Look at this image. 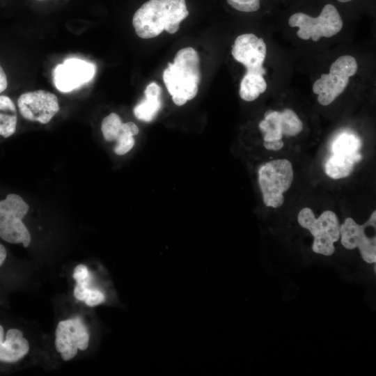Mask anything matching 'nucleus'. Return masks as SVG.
I'll use <instances>...</instances> for the list:
<instances>
[{
  "mask_svg": "<svg viewBox=\"0 0 376 376\" xmlns=\"http://www.w3.org/2000/svg\"><path fill=\"white\" fill-rule=\"evenodd\" d=\"M188 15L185 0H149L135 12L132 24L139 37L148 39L164 31L175 33Z\"/></svg>",
  "mask_w": 376,
  "mask_h": 376,
  "instance_id": "1",
  "label": "nucleus"
},
{
  "mask_svg": "<svg viewBox=\"0 0 376 376\" xmlns=\"http://www.w3.org/2000/svg\"><path fill=\"white\" fill-rule=\"evenodd\" d=\"M200 59L197 52L188 47L180 49L173 63H169L163 72V80L178 106L194 99L201 81Z\"/></svg>",
  "mask_w": 376,
  "mask_h": 376,
  "instance_id": "2",
  "label": "nucleus"
},
{
  "mask_svg": "<svg viewBox=\"0 0 376 376\" xmlns=\"http://www.w3.org/2000/svg\"><path fill=\"white\" fill-rule=\"evenodd\" d=\"M297 221L301 227L308 230L314 237L313 252L325 256L334 253V242L340 239V224L334 212L325 210L317 219L311 208L304 207L298 214Z\"/></svg>",
  "mask_w": 376,
  "mask_h": 376,
  "instance_id": "3",
  "label": "nucleus"
},
{
  "mask_svg": "<svg viewBox=\"0 0 376 376\" xmlns=\"http://www.w3.org/2000/svg\"><path fill=\"white\" fill-rule=\"evenodd\" d=\"M294 171L287 159L271 160L258 170V184L267 207L278 208L284 203L283 194L292 183Z\"/></svg>",
  "mask_w": 376,
  "mask_h": 376,
  "instance_id": "4",
  "label": "nucleus"
},
{
  "mask_svg": "<svg viewBox=\"0 0 376 376\" xmlns=\"http://www.w3.org/2000/svg\"><path fill=\"white\" fill-rule=\"evenodd\" d=\"M288 24L291 27H299L297 36L299 38L317 42L322 37L331 38L339 33L343 22L336 8L327 3L315 17L304 13H294L290 17Z\"/></svg>",
  "mask_w": 376,
  "mask_h": 376,
  "instance_id": "5",
  "label": "nucleus"
},
{
  "mask_svg": "<svg viewBox=\"0 0 376 376\" xmlns=\"http://www.w3.org/2000/svg\"><path fill=\"white\" fill-rule=\"evenodd\" d=\"M358 69L354 57L343 55L338 57L330 66L329 72L322 74L313 84V91L318 95V102L322 106L332 103L347 88L350 77Z\"/></svg>",
  "mask_w": 376,
  "mask_h": 376,
  "instance_id": "6",
  "label": "nucleus"
},
{
  "mask_svg": "<svg viewBox=\"0 0 376 376\" xmlns=\"http://www.w3.org/2000/svg\"><path fill=\"white\" fill-rule=\"evenodd\" d=\"M29 209V205L16 194H10L0 201V237L11 244L22 243L28 247L31 237L22 222Z\"/></svg>",
  "mask_w": 376,
  "mask_h": 376,
  "instance_id": "7",
  "label": "nucleus"
},
{
  "mask_svg": "<svg viewBox=\"0 0 376 376\" xmlns=\"http://www.w3.org/2000/svg\"><path fill=\"white\" fill-rule=\"evenodd\" d=\"M375 224L376 211H374L363 225L347 217L340 227L341 244L349 250L358 248L362 259L370 264L376 263V237L367 236L365 230L368 226L375 227Z\"/></svg>",
  "mask_w": 376,
  "mask_h": 376,
  "instance_id": "8",
  "label": "nucleus"
},
{
  "mask_svg": "<svg viewBox=\"0 0 376 376\" xmlns=\"http://www.w3.org/2000/svg\"><path fill=\"white\" fill-rule=\"evenodd\" d=\"M55 347L61 353L64 361H70L77 354L78 350L87 349L90 334L79 318L63 320L58 322L55 331Z\"/></svg>",
  "mask_w": 376,
  "mask_h": 376,
  "instance_id": "9",
  "label": "nucleus"
},
{
  "mask_svg": "<svg viewBox=\"0 0 376 376\" xmlns=\"http://www.w3.org/2000/svg\"><path fill=\"white\" fill-rule=\"evenodd\" d=\"M17 106L23 118L42 124L49 123L59 111L56 95L43 90L22 94Z\"/></svg>",
  "mask_w": 376,
  "mask_h": 376,
  "instance_id": "10",
  "label": "nucleus"
},
{
  "mask_svg": "<svg viewBox=\"0 0 376 376\" xmlns=\"http://www.w3.org/2000/svg\"><path fill=\"white\" fill-rule=\"evenodd\" d=\"M235 60L243 64L246 73L264 75L266 70L263 63L267 54V45L263 38L253 33L238 36L234 41L231 51Z\"/></svg>",
  "mask_w": 376,
  "mask_h": 376,
  "instance_id": "11",
  "label": "nucleus"
},
{
  "mask_svg": "<svg viewBox=\"0 0 376 376\" xmlns=\"http://www.w3.org/2000/svg\"><path fill=\"white\" fill-rule=\"evenodd\" d=\"M95 72V65L77 58H69L53 70V81L62 93L70 92L90 81Z\"/></svg>",
  "mask_w": 376,
  "mask_h": 376,
  "instance_id": "12",
  "label": "nucleus"
},
{
  "mask_svg": "<svg viewBox=\"0 0 376 376\" xmlns=\"http://www.w3.org/2000/svg\"><path fill=\"white\" fill-rule=\"evenodd\" d=\"M3 338V328L0 324V361L14 363L23 358L29 351V343L18 329H10Z\"/></svg>",
  "mask_w": 376,
  "mask_h": 376,
  "instance_id": "13",
  "label": "nucleus"
},
{
  "mask_svg": "<svg viewBox=\"0 0 376 376\" xmlns=\"http://www.w3.org/2000/svg\"><path fill=\"white\" fill-rule=\"evenodd\" d=\"M362 155H350L343 153H333L324 166L326 174L334 180L349 176L356 164L360 162Z\"/></svg>",
  "mask_w": 376,
  "mask_h": 376,
  "instance_id": "14",
  "label": "nucleus"
},
{
  "mask_svg": "<svg viewBox=\"0 0 376 376\" xmlns=\"http://www.w3.org/2000/svg\"><path fill=\"white\" fill-rule=\"evenodd\" d=\"M17 111L13 100L8 96L0 95V135L8 138L16 130Z\"/></svg>",
  "mask_w": 376,
  "mask_h": 376,
  "instance_id": "15",
  "label": "nucleus"
},
{
  "mask_svg": "<svg viewBox=\"0 0 376 376\" xmlns=\"http://www.w3.org/2000/svg\"><path fill=\"white\" fill-rule=\"evenodd\" d=\"M267 88L263 75L245 73L240 82L239 94L240 97L247 102L256 100Z\"/></svg>",
  "mask_w": 376,
  "mask_h": 376,
  "instance_id": "16",
  "label": "nucleus"
},
{
  "mask_svg": "<svg viewBox=\"0 0 376 376\" xmlns=\"http://www.w3.org/2000/svg\"><path fill=\"white\" fill-rule=\"evenodd\" d=\"M259 129L263 134V141H274L282 140L283 128L281 111L267 110L264 119L259 123Z\"/></svg>",
  "mask_w": 376,
  "mask_h": 376,
  "instance_id": "17",
  "label": "nucleus"
},
{
  "mask_svg": "<svg viewBox=\"0 0 376 376\" xmlns=\"http://www.w3.org/2000/svg\"><path fill=\"white\" fill-rule=\"evenodd\" d=\"M362 142L355 134L343 132L334 140L331 147L333 153H343L350 155H361L359 150Z\"/></svg>",
  "mask_w": 376,
  "mask_h": 376,
  "instance_id": "18",
  "label": "nucleus"
},
{
  "mask_svg": "<svg viewBox=\"0 0 376 376\" xmlns=\"http://www.w3.org/2000/svg\"><path fill=\"white\" fill-rule=\"evenodd\" d=\"M161 106L160 97L145 95V99L134 108V114L141 120L150 122L157 116Z\"/></svg>",
  "mask_w": 376,
  "mask_h": 376,
  "instance_id": "19",
  "label": "nucleus"
},
{
  "mask_svg": "<svg viewBox=\"0 0 376 376\" xmlns=\"http://www.w3.org/2000/svg\"><path fill=\"white\" fill-rule=\"evenodd\" d=\"M139 128L132 122L123 124L122 130L116 139L114 152L116 155H123L128 152L134 145V136L138 134Z\"/></svg>",
  "mask_w": 376,
  "mask_h": 376,
  "instance_id": "20",
  "label": "nucleus"
},
{
  "mask_svg": "<svg viewBox=\"0 0 376 376\" xmlns=\"http://www.w3.org/2000/svg\"><path fill=\"white\" fill-rule=\"evenodd\" d=\"M281 114L283 135L295 136L301 132L303 123L292 109L285 108L281 111Z\"/></svg>",
  "mask_w": 376,
  "mask_h": 376,
  "instance_id": "21",
  "label": "nucleus"
},
{
  "mask_svg": "<svg viewBox=\"0 0 376 376\" xmlns=\"http://www.w3.org/2000/svg\"><path fill=\"white\" fill-rule=\"evenodd\" d=\"M123 124L120 117L115 113L106 116L101 125V131L104 139L107 141H116L121 132Z\"/></svg>",
  "mask_w": 376,
  "mask_h": 376,
  "instance_id": "22",
  "label": "nucleus"
},
{
  "mask_svg": "<svg viewBox=\"0 0 376 376\" xmlns=\"http://www.w3.org/2000/svg\"><path fill=\"white\" fill-rule=\"evenodd\" d=\"M227 3L240 12L252 13L260 7V0H226Z\"/></svg>",
  "mask_w": 376,
  "mask_h": 376,
  "instance_id": "23",
  "label": "nucleus"
},
{
  "mask_svg": "<svg viewBox=\"0 0 376 376\" xmlns=\"http://www.w3.org/2000/svg\"><path fill=\"white\" fill-rule=\"evenodd\" d=\"M73 278L77 284L88 286L91 276L87 267L82 264L77 265L74 269Z\"/></svg>",
  "mask_w": 376,
  "mask_h": 376,
  "instance_id": "24",
  "label": "nucleus"
},
{
  "mask_svg": "<svg viewBox=\"0 0 376 376\" xmlns=\"http://www.w3.org/2000/svg\"><path fill=\"white\" fill-rule=\"evenodd\" d=\"M84 301L88 306H95L106 301V295L100 290L89 289Z\"/></svg>",
  "mask_w": 376,
  "mask_h": 376,
  "instance_id": "25",
  "label": "nucleus"
},
{
  "mask_svg": "<svg viewBox=\"0 0 376 376\" xmlns=\"http://www.w3.org/2000/svg\"><path fill=\"white\" fill-rule=\"evenodd\" d=\"M88 290L89 289L87 288V286L77 284L74 290L75 297L78 300L84 301Z\"/></svg>",
  "mask_w": 376,
  "mask_h": 376,
  "instance_id": "26",
  "label": "nucleus"
},
{
  "mask_svg": "<svg viewBox=\"0 0 376 376\" xmlns=\"http://www.w3.org/2000/svg\"><path fill=\"white\" fill-rule=\"evenodd\" d=\"M263 146L267 150L277 151L281 150L283 147L284 143L283 140L270 142L263 141Z\"/></svg>",
  "mask_w": 376,
  "mask_h": 376,
  "instance_id": "27",
  "label": "nucleus"
},
{
  "mask_svg": "<svg viewBox=\"0 0 376 376\" xmlns=\"http://www.w3.org/2000/svg\"><path fill=\"white\" fill-rule=\"evenodd\" d=\"M8 86V80L6 75L0 65V93L4 91Z\"/></svg>",
  "mask_w": 376,
  "mask_h": 376,
  "instance_id": "28",
  "label": "nucleus"
},
{
  "mask_svg": "<svg viewBox=\"0 0 376 376\" xmlns=\"http://www.w3.org/2000/svg\"><path fill=\"white\" fill-rule=\"evenodd\" d=\"M7 252L6 248L0 243V266L2 265L6 260Z\"/></svg>",
  "mask_w": 376,
  "mask_h": 376,
  "instance_id": "29",
  "label": "nucleus"
},
{
  "mask_svg": "<svg viewBox=\"0 0 376 376\" xmlns=\"http://www.w3.org/2000/svg\"><path fill=\"white\" fill-rule=\"evenodd\" d=\"M337 1L342 3H346V2L351 1L352 0H337Z\"/></svg>",
  "mask_w": 376,
  "mask_h": 376,
  "instance_id": "30",
  "label": "nucleus"
}]
</instances>
